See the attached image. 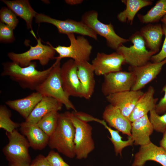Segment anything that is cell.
I'll use <instances>...</instances> for the list:
<instances>
[{
	"instance_id": "cell-17",
	"label": "cell",
	"mask_w": 166,
	"mask_h": 166,
	"mask_svg": "<svg viewBox=\"0 0 166 166\" xmlns=\"http://www.w3.org/2000/svg\"><path fill=\"white\" fill-rule=\"evenodd\" d=\"M20 130L34 149L41 150L48 145L49 136L37 124L22 122L20 124Z\"/></svg>"
},
{
	"instance_id": "cell-1",
	"label": "cell",
	"mask_w": 166,
	"mask_h": 166,
	"mask_svg": "<svg viewBox=\"0 0 166 166\" xmlns=\"http://www.w3.org/2000/svg\"><path fill=\"white\" fill-rule=\"evenodd\" d=\"M2 65L3 71L1 74L2 76L9 77L23 89L36 90L48 76L54 64L43 71L36 69L35 62L32 61L25 67H22L13 61L3 63Z\"/></svg>"
},
{
	"instance_id": "cell-29",
	"label": "cell",
	"mask_w": 166,
	"mask_h": 166,
	"mask_svg": "<svg viewBox=\"0 0 166 166\" xmlns=\"http://www.w3.org/2000/svg\"><path fill=\"white\" fill-rule=\"evenodd\" d=\"M59 114L57 111L50 112L44 116L37 123L38 126L49 136L56 128Z\"/></svg>"
},
{
	"instance_id": "cell-32",
	"label": "cell",
	"mask_w": 166,
	"mask_h": 166,
	"mask_svg": "<svg viewBox=\"0 0 166 166\" xmlns=\"http://www.w3.org/2000/svg\"><path fill=\"white\" fill-rule=\"evenodd\" d=\"M0 22L9 26L14 30L17 26L18 19L15 14L8 7H2L0 11Z\"/></svg>"
},
{
	"instance_id": "cell-20",
	"label": "cell",
	"mask_w": 166,
	"mask_h": 166,
	"mask_svg": "<svg viewBox=\"0 0 166 166\" xmlns=\"http://www.w3.org/2000/svg\"><path fill=\"white\" fill-rule=\"evenodd\" d=\"M76 63L78 75L82 87V97L89 99L93 93L95 87L93 67L88 61Z\"/></svg>"
},
{
	"instance_id": "cell-35",
	"label": "cell",
	"mask_w": 166,
	"mask_h": 166,
	"mask_svg": "<svg viewBox=\"0 0 166 166\" xmlns=\"http://www.w3.org/2000/svg\"><path fill=\"white\" fill-rule=\"evenodd\" d=\"M162 26L165 38L160 51L153 55L151 58V60L153 63H159L166 58V24L163 23Z\"/></svg>"
},
{
	"instance_id": "cell-24",
	"label": "cell",
	"mask_w": 166,
	"mask_h": 166,
	"mask_svg": "<svg viewBox=\"0 0 166 166\" xmlns=\"http://www.w3.org/2000/svg\"><path fill=\"white\" fill-rule=\"evenodd\" d=\"M147 47L156 54L159 51L163 34L161 24L149 23L142 27L140 31Z\"/></svg>"
},
{
	"instance_id": "cell-7",
	"label": "cell",
	"mask_w": 166,
	"mask_h": 166,
	"mask_svg": "<svg viewBox=\"0 0 166 166\" xmlns=\"http://www.w3.org/2000/svg\"><path fill=\"white\" fill-rule=\"evenodd\" d=\"M81 21L97 35L105 38L108 46L116 51L123 44L129 41V39L121 38L116 33L112 23L105 24L99 20L96 11L86 12L82 16Z\"/></svg>"
},
{
	"instance_id": "cell-25",
	"label": "cell",
	"mask_w": 166,
	"mask_h": 166,
	"mask_svg": "<svg viewBox=\"0 0 166 166\" xmlns=\"http://www.w3.org/2000/svg\"><path fill=\"white\" fill-rule=\"evenodd\" d=\"M1 1L16 15L24 20L28 29L32 30L33 19L35 18L37 13L32 8L29 1L2 0Z\"/></svg>"
},
{
	"instance_id": "cell-41",
	"label": "cell",
	"mask_w": 166,
	"mask_h": 166,
	"mask_svg": "<svg viewBox=\"0 0 166 166\" xmlns=\"http://www.w3.org/2000/svg\"><path fill=\"white\" fill-rule=\"evenodd\" d=\"M92 166V165H89V166Z\"/></svg>"
},
{
	"instance_id": "cell-8",
	"label": "cell",
	"mask_w": 166,
	"mask_h": 166,
	"mask_svg": "<svg viewBox=\"0 0 166 166\" xmlns=\"http://www.w3.org/2000/svg\"><path fill=\"white\" fill-rule=\"evenodd\" d=\"M67 35L70 42L69 46H53L59 54V56L54 58L61 60L65 58H70L77 63L88 61L92 49V46L88 40L82 35L77 37L73 34H68Z\"/></svg>"
},
{
	"instance_id": "cell-22",
	"label": "cell",
	"mask_w": 166,
	"mask_h": 166,
	"mask_svg": "<svg viewBox=\"0 0 166 166\" xmlns=\"http://www.w3.org/2000/svg\"><path fill=\"white\" fill-rule=\"evenodd\" d=\"M42 97L40 93L36 91L21 99L8 100L5 103L26 119Z\"/></svg>"
},
{
	"instance_id": "cell-34",
	"label": "cell",
	"mask_w": 166,
	"mask_h": 166,
	"mask_svg": "<svg viewBox=\"0 0 166 166\" xmlns=\"http://www.w3.org/2000/svg\"><path fill=\"white\" fill-rule=\"evenodd\" d=\"M46 157L51 166H70L65 162L59 153L52 150Z\"/></svg>"
},
{
	"instance_id": "cell-14",
	"label": "cell",
	"mask_w": 166,
	"mask_h": 166,
	"mask_svg": "<svg viewBox=\"0 0 166 166\" xmlns=\"http://www.w3.org/2000/svg\"><path fill=\"white\" fill-rule=\"evenodd\" d=\"M166 64V58L159 63L149 62L140 66H130L129 71L132 72L135 77V82L131 90H141L156 77Z\"/></svg>"
},
{
	"instance_id": "cell-39",
	"label": "cell",
	"mask_w": 166,
	"mask_h": 166,
	"mask_svg": "<svg viewBox=\"0 0 166 166\" xmlns=\"http://www.w3.org/2000/svg\"><path fill=\"white\" fill-rule=\"evenodd\" d=\"M83 2L82 0H66L65 2L68 4L74 5L81 3Z\"/></svg>"
},
{
	"instance_id": "cell-15",
	"label": "cell",
	"mask_w": 166,
	"mask_h": 166,
	"mask_svg": "<svg viewBox=\"0 0 166 166\" xmlns=\"http://www.w3.org/2000/svg\"><path fill=\"white\" fill-rule=\"evenodd\" d=\"M141 90H130L116 93L106 97L107 101L119 110L125 117H128L137 102L144 94Z\"/></svg>"
},
{
	"instance_id": "cell-21",
	"label": "cell",
	"mask_w": 166,
	"mask_h": 166,
	"mask_svg": "<svg viewBox=\"0 0 166 166\" xmlns=\"http://www.w3.org/2000/svg\"><path fill=\"white\" fill-rule=\"evenodd\" d=\"M154 88L149 86L147 91L137 102L130 114L128 120L131 122L146 115L151 111L155 109L157 98L154 97Z\"/></svg>"
},
{
	"instance_id": "cell-10",
	"label": "cell",
	"mask_w": 166,
	"mask_h": 166,
	"mask_svg": "<svg viewBox=\"0 0 166 166\" xmlns=\"http://www.w3.org/2000/svg\"><path fill=\"white\" fill-rule=\"evenodd\" d=\"M36 23L46 22L52 24L57 28L60 34H76L83 36H87L97 40L96 34L81 21H77L67 19L61 20L52 18L49 16L37 13L35 17Z\"/></svg>"
},
{
	"instance_id": "cell-4",
	"label": "cell",
	"mask_w": 166,
	"mask_h": 166,
	"mask_svg": "<svg viewBox=\"0 0 166 166\" xmlns=\"http://www.w3.org/2000/svg\"><path fill=\"white\" fill-rule=\"evenodd\" d=\"M61 60L56 59L48 76L36 89L43 97H53L64 105L68 110L77 111L64 91L60 76Z\"/></svg>"
},
{
	"instance_id": "cell-16",
	"label": "cell",
	"mask_w": 166,
	"mask_h": 166,
	"mask_svg": "<svg viewBox=\"0 0 166 166\" xmlns=\"http://www.w3.org/2000/svg\"><path fill=\"white\" fill-rule=\"evenodd\" d=\"M149 160L166 166V151L152 142L147 145L140 146L135 155L132 166H144L146 161Z\"/></svg>"
},
{
	"instance_id": "cell-37",
	"label": "cell",
	"mask_w": 166,
	"mask_h": 166,
	"mask_svg": "<svg viewBox=\"0 0 166 166\" xmlns=\"http://www.w3.org/2000/svg\"><path fill=\"white\" fill-rule=\"evenodd\" d=\"M29 166H51L46 157L42 154L38 155L32 160Z\"/></svg>"
},
{
	"instance_id": "cell-27",
	"label": "cell",
	"mask_w": 166,
	"mask_h": 166,
	"mask_svg": "<svg viewBox=\"0 0 166 166\" xmlns=\"http://www.w3.org/2000/svg\"><path fill=\"white\" fill-rule=\"evenodd\" d=\"M93 121L99 122L103 125L109 131L111 135V138L108 137L113 144L115 154L117 156L120 154L121 156L122 150L125 147L132 145L134 141L132 136H128L127 140H123L122 137L119 134V132L117 130H114L108 126L106 123L103 120H101L93 117Z\"/></svg>"
},
{
	"instance_id": "cell-26",
	"label": "cell",
	"mask_w": 166,
	"mask_h": 166,
	"mask_svg": "<svg viewBox=\"0 0 166 166\" xmlns=\"http://www.w3.org/2000/svg\"><path fill=\"white\" fill-rule=\"evenodd\" d=\"M122 2L126 6V9L117 16L119 21L122 22H127L132 25L133 19L138 12L142 8L151 5L152 2L147 0H125Z\"/></svg>"
},
{
	"instance_id": "cell-33",
	"label": "cell",
	"mask_w": 166,
	"mask_h": 166,
	"mask_svg": "<svg viewBox=\"0 0 166 166\" xmlns=\"http://www.w3.org/2000/svg\"><path fill=\"white\" fill-rule=\"evenodd\" d=\"M13 29L6 25L0 23V40L2 42H11L14 40Z\"/></svg>"
},
{
	"instance_id": "cell-2",
	"label": "cell",
	"mask_w": 166,
	"mask_h": 166,
	"mask_svg": "<svg viewBox=\"0 0 166 166\" xmlns=\"http://www.w3.org/2000/svg\"><path fill=\"white\" fill-rule=\"evenodd\" d=\"M75 129L71 120L64 113H59L57 126L49 136L48 145L51 149L69 158L75 156L74 142Z\"/></svg>"
},
{
	"instance_id": "cell-11",
	"label": "cell",
	"mask_w": 166,
	"mask_h": 166,
	"mask_svg": "<svg viewBox=\"0 0 166 166\" xmlns=\"http://www.w3.org/2000/svg\"><path fill=\"white\" fill-rule=\"evenodd\" d=\"M101 91L106 97L123 91H129L134 85L135 77L131 71H120L104 75Z\"/></svg>"
},
{
	"instance_id": "cell-9",
	"label": "cell",
	"mask_w": 166,
	"mask_h": 166,
	"mask_svg": "<svg viewBox=\"0 0 166 166\" xmlns=\"http://www.w3.org/2000/svg\"><path fill=\"white\" fill-rule=\"evenodd\" d=\"M37 43L35 46L30 45V49L20 53H9L8 56L14 62L22 67L28 66L33 60L39 61L42 66L46 65L49 61L54 58L56 52L50 43L48 45L43 44L40 38L37 39Z\"/></svg>"
},
{
	"instance_id": "cell-40",
	"label": "cell",
	"mask_w": 166,
	"mask_h": 166,
	"mask_svg": "<svg viewBox=\"0 0 166 166\" xmlns=\"http://www.w3.org/2000/svg\"><path fill=\"white\" fill-rule=\"evenodd\" d=\"M163 23L166 24V14L160 20Z\"/></svg>"
},
{
	"instance_id": "cell-23",
	"label": "cell",
	"mask_w": 166,
	"mask_h": 166,
	"mask_svg": "<svg viewBox=\"0 0 166 166\" xmlns=\"http://www.w3.org/2000/svg\"><path fill=\"white\" fill-rule=\"evenodd\" d=\"M63 105L54 98L43 97L41 100L34 108L29 116L25 119L26 122L37 124L47 114L61 110Z\"/></svg>"
},
{
	"instance_id": "cell-19",
	"label": "cell",
	"mask_w": 166,
	"mask_h": 166,
	"mask_svg": "<svg viewBox=\"0 0 166 166\" xmlns=\"http://www.w3.org/2000/svg\"><path fill=\"white\" fill-rule=\"evenodd\" d=\"M153 130L148 114L132 122L131 133L134 144L143 146L149 144Z\"/></svg>"
},
{
	"instance_id": "cell-31",
	"label": "cell",
	"mask_w": 166,
	"mask_h": 166,
	"mask_svg": "<svg viewBox=\"0 0 166 166\" xmlns=\"http://www.w3.org/2000/svg\"><path fill=\"white\" fill-rule=\"evenodd\" d=\"M149 118L154 130L163 133L166 131V113L160 115L154 109L150 112Z\"/></svg>"
},
{
	"instance_id": "cell-30",
	"label": "cell",
	"mask_w": 166,
	"mask_h": 166,
	"mask_svg": "<svg viewBox=\"0 0 166 166\" xmlns=\"http://www.w3.org/2000/svg\"><path fill=\"white\" fill-rule=\"evenodd\" d=\"M11 113L6 105L0 106V128L8 132H11L20 126V124L13 121Z\"/></svg>"
},
{
	"instance_id": "cell-3",
	"label": "cell",
	"mask_w": 166,
	"mask_h": 166,
	"mask_svg": "<svg viewBox=\"0 0 166 166\" xmlns=\"http://www.w3.org/2000/svg\"><path fill=\"white\" fill-rule=\"evenodd\" d=\"M6 134L9 141L2 152L9 166H29L32 161L29 151L30 146L27 139L17 129Z\"/></svg>"
},
{
	"instance_id": "cell-38",
	"label": "cell",
	"mask_w": 166,
	"mask_h": 166,
	"mask_svg": "<svg viewBox=\"0 0 166 166\" xmlns=\"http://www.w3.org/2000/svg\"><path fill=\"white\" fill-rule=\"evenodd\" d=\"M160 146L166 151V131L163 133V137L160 142Z\"/></svg>"
},
{
	"instance_id": "cell-12",
	"label": "cell",
	"mask_w": 166,
	"mask_h": 166,
	"mask_svg": "<svg viewBox=\"0 0 166 166\" xmlns=\"http://www.w3.org/2000/svg\"><path fill=\"white\" fill-rule=\"evenodd\" d=\"M60 76L63 89L70 96L82 97V89L76 62L69 59L61 66Z\"/></svg>"
},
{
	"instance_id": "cell-13",
	"label": "cell",
	"mask_w": 166,
	"mask_h": 166,
	"mask_svg": "<svg viewBox=\"0 0 166 166\" xmlns=\"http://www.w3.org/2000/svg\"><path fill=\"white\" fill-rule=\"evenodd\" d=\"M124 63L123 57L117 52L109 54L98 52L91 64L95 74L99 76L121 71L122 66Z\"/></svg>"
},
{
	"instance_id": "cell-5",
	"label": "cell",
	"mask_w": 166,
	"mask_h": 166,
	"mask_svg": "<svg viewBox=\"0 0 166 166\" xmlns=\"http://www.w3.org/2000/svg\"><path fill=\"white\" fill-rule=\"evenodd\" d=\"M64 113L71 120L75 128V156L78 160L85 159L95 148L92 137L93 128L88 122L78 117L73 112L67 111Z\"/></svg>"
},
{
	"instance_id": "cell-6",
	"label": "cell",
	"mask_w": 166,
	"mask_h": 166,
	"mask_svg": "<svg viewBox=\"0 0 166 166\" xmlns=\"http://www.w3.org/2000/svg\"><path fill=\"white\" fill-rule=\"evenodd\" d=\"M133 45L129 47L123 45L116 51L123 57L125 63L132 67H139L149 62L152 57L156 54L147 49L145 41L140 31H137L129 38Z\"/></svg>"
},
{
	"instance_id": "cell-42",
	"label": "cell",
	"mask_w": 166,
	"mask_h": 166,
	"mask_svg": "<svg viewBox=\"0 0 166 166\" xmlns=\"http://www.w3.org/2000/svg\"></svg>"
},
{
	"instance_id": "cell-36",
	"label": "cell",
	"mask_w": 166,
	"mask_h": 166,
	"mask_svg": "<svg viewBox=\"0 0 166 166\" xmlns=\"http://www.w3.org/2000/svg\"><path fill=\"white\" fill-rule=\"evenodd\" d=\"M162 91L164 92V95L156 104L155 108L156 112L159 115L166 113V84L163 87Z\"/></svg>"
},
{
	"instance_id": "cell-28",
	"label": "cell",
	"mask_w": 166,
	"mask_h": 166,
	"mask_svg": "<svg viewBox=\"0 0 166 166\" xmlns=\"http://www.w3.org/2000/svg\"><path fill=\"white\" fill-rule=\"evenodd\" d=\"M166 14V0H160L145 15L138 14L140 21L143 23L158 22Z\"/></svg>"
},
{
	"instance_id": "cell-18",
	"label": "cell",
	"mask_w": 166,
	"mask_h": 166,
	"mask_svg": "<svg viewBox=\"0 0 166 166\" xmlns=\"http://www.w3.org/2000/svg\"><path fill=\"white\" fill-rule=\"evenodd\" d=\"M103 120L113 127L128 136H132V122L117 108L110 104L105 107L102 114Z\"/></svg>"
}]
</instances>
